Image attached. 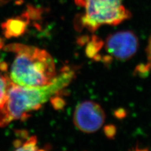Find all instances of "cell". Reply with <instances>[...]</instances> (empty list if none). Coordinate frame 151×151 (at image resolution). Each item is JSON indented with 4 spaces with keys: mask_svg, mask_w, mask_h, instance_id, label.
Wrapping results in <instances>:
<instances>
[{
    "mask_svg": "<svg viewBox=\"0 0 151 151\" xmlns=\"http://www.w3.org/2000/svg\"><path fill=\"white\" fill-rule=\"evenodd\" d=\"M74 72L65 67L50 84L40 87H23L9 82L8 91L0 103V127L15 120H25L47 101L68 86Z\"/></svg>",
    "mask_w": 151,
    "mask_h": 151,
    "instance_id": "1",
    "label": "cell"
},
{
    "mask_svg": "<svg viewBox=\"0 0 151 151\" xmlns=\"http://www.w3.org/2000/svg\"><path fill=\"white\" fill-rule=\"evenodd\" d=\"M5 50L15 54L8 78L23 87H40L52 82L57 76L50 54L38 47L21 44L8 45Z\"/></svg>",
    "mask_w": 151,
    "mask_h": 151,
    "instance_id": "2",
    "label": "cell"
},
{
    "mask_svg": "<svg viewBox=\"0 0 151 151\" xmlns=\"http://www.w3.org/2000/svg\"><path fill=\"white\" fill-rule=\"evenodd\" d=\"M84 12L77 19L76 25L94 32L103 25L115 26L132 17L123 0H74Z\"/></svg>",
    "mask_w": 151,
    "mask_h": 151,
    "instance_id": "3",
    "label": "cell"
},
{
    "mask_svg": "<svg viewBox=\"0 0 151 151\" xmlns=\"http://www.w3.org/2000/svg\"><path fill=\"white\" fill-rule=\"evenodd\" d=\"M105 50L110 59L125 61L130 59L138 50L139 39L130 30H122L108 35L103 42Z\"/></svg>",
    "mask_w": 151,
    "mask_h": 151,
    "instance_id": "4",
    "label": "cell"
},
{
    "mask_svg": "<svg viewBox=\"0 0 151 151\" xmlns=\"http://www.w3.org/2000/svg\"><path fill=\"white\" fill-rule=\"evenodd\" d=\"M105 118V113L98 103L84 101L76 107L73 120L79 130L85 133H93L103 126Z\"/></svg>",
    "mask_w": 151,
    "mask_h": 151,
    "instance_id": "5",
    "label": "cell"
},
{
    "mask_svg": "<svg viewBox=\"0 0 151 151\" xmlns=\"http://www.w3.org/2000/svg\"><path fill=\"white\" fill-rule=\"evenodd\" d=\"M26 25L25 20L17 18L4 22L2 25V28L4 35L9 38L22 35L25 30Z\"/></svg>",
    "mask_w": 151,
    "mask_h": 151,
    "instance_id": "6",
    "label": "cell"
},
{
    "mask_svg": "<svg viewBox=\"0 0 151 151\" xmlns=\"http://www.w3.org/2000/svg\"><path fill=\"white\" fill-rule=\"evenodd\" d=\"M37 140L36 137L32 136L27 138L24 142L15 141V147L16 150H39L37 147Z\"/></svg>",
    "mask_w": 151,
    "mask_h": 151,
    "instance_id": "7",
    "label": "cell"
},
{
    "mask_svg": "<svg viewBox=\"0 0 151 151\" xmlns=\"http://www.w3.org/2000/svg\"><path fill=\"white\" fill-rule=\"evenodd\" d=\"M10 80L9 79L8 76H4L0 74V103H1L8 91Z\"/></svg>",
    "mask_w": 151,
    "mask_h": 151,
    "instance_id": "8",
    "label": "cell"
},
{
    "mask_svg": "<svg viewBox=\"0 0 151 151\" xmlns=\"http://www.w3.org/2000/svg\"><path fill=\"white\" fill-rule=\"evenodd\" d=\"M146 58H147V63L143 67L145 71L151 70V35L149 37L147 47H146Z\"/></svg>",
    "mask_w": 151,
    "mask_h": 151,
    "instance_id": "9",
    "label": "cell"
},
{
    "mask_svg": "<svg viewBox=\"0 0 151 151\" xmlns=\"http://www.w3.org/2000/svg\"><path fill=\"white\" fill-rule=\"evenodd\" d=\"M105 134L110 139H112L116 134V128L113 125H109L105 127Z\"/></svg>",
    "mask_w": 151,
    "mask_h": 151,
    "instance_id": "10",
    "label": "cell"
},
{
    "mask_svg": "<svg viewBox=\"0 0 151 151\" xmlns=\"http://www.w3.org/2000/svg\"><path fill=\"white\" fill-rule=\"evenodd\" d=\"M11 1H13V0H0V4H5V3H7Z\"/></svg>",
    "mask_w": 151,
    "mask_h": 151,
    "instance_id": "11",
    "label": "cell"
}]
</instances>
